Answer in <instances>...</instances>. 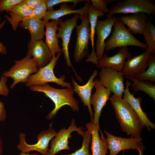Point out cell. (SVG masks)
Segmentation results:
<instances>
[{"label":"cell","mask_w":155,"mask_h":155,"mask_svg":"<svg viewBox=\"0 0 155 155\" xmlns=\"http://www.w3.org/2000/svg\"><path fill=\"white\" fill-rule=\"evenodd\" d=\"M107 4H110L112 2L115 1H117L118 0H106Z\"/></svg>","instance_id":"b9f144b4"},{"label":"cell","mask_w":155,"mask_h":155,"mask_svg":"<svg viewBox=\"0 0 155 155\" xmlns=\"http://www.w3.org/2000/svg\"><path fill=\"white\" fill-rule=\"evenodd\" d=\"M32 91L43 93L54 102V109L47 116L48 120H51L59 110L65 105L69 106L74 112L79 110L78 101L74 97L75 92L73 88L58 89L54 88L48 83L40 86H32L29 87Z\"/></svg>","instance_id":"7a4b0ae2"},{"label":"cell","mask_w":155,"mask_h":155,"mask_svg":"<svg viewBox=\"0 0 155 155\" xmlns=\"http://www.w3.org/2000/svg\"><path fill=\"white\" fill-rule=\"evenodd\" d=\"M82 22L76 27L77 39L75 45L73 58L78 63L86 56L88 57L89 40L90 38V26L88 14L80 18Z\"/></svg>","instance_id":"52a82bcc"},{"label":"cell","mask_w":155,"mask_h":155,"mask_svg":"<svg viewBox=\"0 0 155 155\" xmlns=\"http://www.w3.org/2000/svg\"><path fill=\"white\" fill-rule=\"evenodd\" d=\"M82 136L83 141L81 147L74 152L67 155H92L89 153V145L91 138L90 132L87 129L84 132Z\"/></svg>","instance_id":"f546056e"},{"label":"cell","mask_w":155,"mask_h":155,"mask_svg":"<svg viewBox=\"0 0 155 155\" xmlns=\"http://www.w3.org/2000/svg\"><path fill=\"white\" fill-rule=\"evenodd\" d=\"M28 49L27 55L33 58L39 68L47 65L53 57L48 46L42 40L31 39L28 44Z\"/></svg>","instance_id":"4fadbf2b"},{"label":"cell","mask_w":155,"mask_h":155,"mask_svg":"<svg viewBox=\"0 0 155 155\" xmlns=\"http://www.w3.org/2000/svg\"><path fill=\"white\" fill-rule=\"evenodd\" d=\"M148 16L144 13L139 12L127 16H121L119 18L132 33L135 34H143L148 20Z\"/></svg>","instance_id":"7402d4cb"},{"label":"cell","mask_w":155,"mask_h":155,"mask_svg":"<svg viewBox=\"0 0 155 155\" xmlns=\"http://www.w3.org/2000/svg\"><path fill=\"white\" fill-rule=\"evenodd\" d=\"M86 127L91 135L92 155H106L108 149L107 138L104 137L100 126L90 122L86 124Z\"/></svg>","instance_id":"ac0fdd59"},{"label":"cell","mask_w":155,"mask_h":155,"mask_svg":"<svg viewBox=\"0 0 155 155\" xmlns=\"http://www.w3.org/2000/svg\"><path fill=\"white\" fill-rule=\"evenodd\" d=\"M45 23V43L50 51L53 57L55 56L56 53L58 54L62 52V50L59 45V39L57 36L58 20H52L51 22L48 21Z\"/></svg>","instance_id":"603a6c76"},{"label":"cell","mask_w":155,"mask_h":155,"mask_svg":"<svg viewBox=\"0 0 155 155\" xmlns=\"http://www.w3.org/2000/svg\"><path fill=\"white\" fill-rule=\"evenodd\" d=\"M88 0H45V3L46 6L47 11L53 10V7L55 5L62 3L69 2L73 3V6L75 7L76 5L79 2Z\"/></svg>","instance_id":"1f68e13d"},{"label":"cell","mask_w":155,"mask_h":155,"mask_svg":"<svg viewBox=\"0 0 155 155\" xmlns=\"http://www.w3.org/2000/svg\"><path fill=\"white\" fill-rule=\"evenodd\" d=\"M6 112L4 103L0 100V121H5L6 118Z\"/></svg>","instance_id":"74e56055"},{"label":"cell","mask_w":155,"mask_h":155,"mask_svg":"<svg viewBox=\"0 0 155 155\" xmlns=\"http://www.w3.org/2000/svg\"><path fill=\"white\" fill-rule=\"evenodd\" d=\"M132 84L131 82L127 80L123 93V99L127 102L136 113L140 119L144 127L145 126L149 131L155 128L154 123L150 120L146 113L142 110L141 105L140 102L142 99L140 97L136 98L134 96V93L131 94L129 88Z\"/></svg>","instance_id":"e0dca14e"},{"label":"cell","mask_w":155,"mask_h":155,"mask_svg":"<svg viewBox=\"0 0 155 155\" xmlns=\"http://www.w3.org/2000/svg\"><path fill=\"white\" fill-rule=\"evenodd\" d=\"M114 30L110 38L105 42V50L109 51L116 47L134 46L148 49L146 43H142L137 39L130 30L126 28L119 17H115Z\"/></svg>","instance_id":"3957f363"},{"label":"cell","mask_w":155,"mask_h":155,"mask_svg":"<svg viewBox=\"0 0 155 155\" xmlns=\"http://www.w3.org/2000/svg\"><path fill=\"white\" fill-rule=\"evenodd\" d=\"M91 3V0H88L84 7L76 10L71 9L67 3H63L60 5V9L58 10L47 11L42 20L44 22L50 20H58L64 16L73 13L79 14L80 19L88 14V11Z\"/></svg>","instance_id":"44dd1931"},{"label":"cell","mask_w":155,"mask_h":155,"mask_svg":"<svg viewBox=\"0 0 155 155\" xmlns=\"http://www.w3.org/2000/svg\"><path fill=\"white\" fill-rule=\"evenodd\" d=\"M98 73V72L97 70H94L90 77L87 83L82 86L78 85L73 77L71 78L75 92L77 93L80 97L84 105L87 106L91 117V123L93 122V114L90 103L91 94L92 90L94 86L96 83L95 80L94 81L93 80L97 75Z\"/></svg>","instance_id":"ffe728a7"},{"label":"cell","mask_w":155,"mask_h":155,"mask_svg":"<svg viewBox=\"0 0 155 155\" xmlns=\"http://www.w3.org/2000/svg\"><path fill=\"white\" fill-rule=\"evenodd\" d=\"M45 0H23V2L28 7L34 10L45 3Z\"/></svg>","instance_id":"d590c367"},{"label":"cell","mask_w":155,"mask_h":155,"mask_svg":"<svg viewBox=\"0 0 155 155\" xmlns=\"http://www.w3.org/2000/svg\"><path fill=\"white\" fill-rule=\"evenodd\" d=\"M57 134L55 130L51 126L48 129L42 131L38 135L37 142L35 144H30L26 141V135L21 133L19 135V143L17 146V149L24 153H29L32 151L40 152L42 155H46L50 141Z\"/></svg>","instance_id":"ba28073f"},{"label":"cell","mask_w":155,"mask_h":155,"mask_svg":"<svg viewBox=\"0 0 155 155\" xmlns=\"http://www.w3.org/2000/svg\"><path fill=\"white\" fill-rule=\"evenodd\" d=\"M1 1H2V0H0V3L1 2Z\"/></svg>","instance_id":"ee69618b"},{"label":"cell","mask_w":155,"mask_h":155,"mask_svg":"<svg viewBox=\"0 0 155 155\" xmlns=\"http://www.w3.org/2000/svg\"><path fill=\"white\" fill-rule=\"evenodd\" d=\"M144 150V149H141L138 150L139 151V155H144L143 154V151Z\"/></svg>","instance_id":"60d3db41"},{"label":"cell","mask_w":155,"mask_h":155,"mask_svg":"<svg viewBox=\"0 0 155 155\" xmlns=\"http://www.w3.org/2000/svg\"><path fill=\"white\" fill-rule=\"evenodd\" d=\"M123 155H124V152H123Z\"/></svg>","instance_id":"7bdbcfd3"},{"label":"cell","mask_w":155,"mask_h":155,"mask_svg":"<svg viewBox=\"0 0 155 155\" xmlns=\"http://www.w3.org/2000/svg\"><path fill=\"white\" fill-rule=\"evenodd\" d=\"M3 143L0 134V155H2L3 152Z\"/></svg>","instance_id":"f35d334b"},{"label":"cell","mask_w":155,"mask_h":155,"mask_svg":"<svg viewBox=\"0 0 155 155\" xmlns=\"http://www.w3.org/2000/svg\"><path fill=\"white\" fill-rule=\"evenodd\" d=\"M46 11V6L44 3L36 9L33 10L31 14L29 16L24 18L22 21L30 19L41 20L43 19Z\"/></svg>","instance_id":"4dcf8cb0"},{"label":"cell","mask_w":155,"mask_h":155,"mask_svg":"<svg viewBox=\"0 0 155 155\" xmlns=\"http://www.w3.org/2000/svg\"><path fill=\"white\" fill-rule=\"evenodd\" d=\"M144 13L150 16L155 13V5L150 0H126L117 1L116 5L107 13V18L116 13Z\"/></svg>","instance_id":"8992f818"},{"label":"cell","mask_w":155,"mask_h":155,"mask_svg":"<svg viewBox=\"0 0 155 155\" xmlns=\"http://www.w3.org/2000/svg\"><path fill=\"white\" fill-rule=\"evenodd\" d=\"M151 53L147 49L141 54L127 59L121 72L123 76L134 78L146 70Z\"/></svg>","instance_id":"5bb4252c"},{"label":"cell","mask_w":155,"mask_h":155,"mask_svg":"<svg viewBox=\"0 0 155 155\" xmlns=\"http://www.w3.org/2000/svg\"><path fill=\"white\" fill-rule=\"evenodd\" d=\"M143 34L148 46V50L151 54L155 53V28L152 22L148 20L146 24Z\"/></svg>","instance_id":"83f0119b"},{"label":"cell","mask_w":155,"mask_h":155,"mask_svg":"<svg viewBox=\"0 0 155 155\" xmlns=\"http://www.w3.org/2000/svg\"><path fill=\"white\" fill-rule=\"evenodd\" d=\"M7 78L3 75L0 77V95L7 96L9 91L6 83Z\"/></svg>","instance_id":"e575fe53"},{"label":"cell","mask_w":155,"mask_h":155,"mask_svg":"<svg viewBox=\"0 0 155 155\" xmlns=\"http://www.w3.org/2000/svg\"><path fill=\"white\" fill-rule=\"evenodd\" d=\"M61 53L53 57L50 61L46 66L39 68L38 71L31 75L28 78L25 85L27 87L43 85L48 82L55 83L62 87L73 88L71 83L65 82V76L62 75L59 78L55 76L53 69Z\"/></svg>","instance_id":"277c9868"},{"label":"cell","mask_w":155,"mask_h":155,"mask_svg":"<svg viewBox=\"0 0 155 155\" xmlns=\"http://www.w3.org/2000/svg\"><path fill=\"white\" fill-rule=\"evenodd\" d=\"M109 99L122 131L131 137H141L144 127L131 106L123 98L114 94Z\"/></svg>","instance_id":"6da1fadb"},{"label":"cell","mask_w":155,"mask_h":155,"mask_svg":"<svg viewBox=\"0 0 155 155\" xmlns=\"http://www.w3.org/2000/svg\"><path fill=\"white\" fill-rule=\"evenodd\" d=\"M75 120L73 119L71 125L67 129L64 127L58 132L55 138L51 142V148L48 149L46 155H55L63 150H69L70 148L68 146V139L72 137L71 133L76 131L78 134L82 136L84 131L82 127H78L75 124Z\"/></svg>","instance_id":"7c38bea8"},{"label":"cell","mask_w":155,"mask_h":155,"mask_svg":"<svg viewBox=\"0 0 155 155\" xmlns=\"http://www.w3.org/2000/svg\"><path fill=\"white\" fill-rule=\"evenodd\" d=\"M18 155H39L38 154L36 153L33 154H29L28 153H24L21 152L20 154Z\"/></svg>","instance_id":"ab89813d"},{"label":"cell","mask_w":155,"mask_h":155,"mask_svg":"<svg viewBox=\"0 0 155 155\" xmlns=\"http://www.w3.org/2000/svg\"><path fill=\"white\" fill-rule=\"evenodd\" d=\"M33 10L27 6L23 1L14 5L9 10L6 11L10 15V17L5 15V17L11 25L13 30L15 31L19 23L24 18L30 16Z\"/></svg>","instance_id":"cb8c5ba5"},{"label":"cell","mask_w":155,"mask_h":155,"mask_svg":"<svg viewBox=\"0 0 155 155\" xmlns=\"http://www.w3.org/2000/svg\"><path fill=\"white\" fill-rule=\"evenodd\" d=\"M115 19V17L113 16L103 21H97L96 30L97 36L95 53L98 61L103 57L105 50V40L111 33Z\"/></svg>","instance_id":"9a60e30c"},{"label":"cell","mask_w":155,"mask_h":155,"mask_svg":"<svg viewBox=\"0 0 155 155\" xmlns=\"http://www.w3.org/2000/svg\"><path fill=\"white\" fill-rule=\"evenodd\" d=\"M14 62L15 64L8 71L3 73V75L13 79V82L10 86L11 89L19 83H26L29 77L38 70L34 59L27 54L22 59Z\"/></svg>","instance_id":"5b68a950"},{"label":"cell","mask_w":155,"mask_h":155,"mask_svg":"<svg viewBox=\"0 0 155 155\" xmlns=\"http://www.w3.org/2000/svg\"><path fill=\"white\" fill-rule=\"evenodd\" d=\"M147 70L136 76L135 78L142 81L155 82V54H151L148 61Z\"/></svg>","instance_id":"f1b7e54d"},{"label":"cell","mask_w":155,"mask_h":155,"mask_svg":"<svg viewBox=\"0 0 155 155\" xmlns=\"http://www.w3.org/2000/svg\"><path fill=\"white\" fill-rule=\"evenodd\" d=\"M23 0H3L0 3V12L8 11L14 5L23 2Z\"/></svg>","instance_id":"836d02e7"},{"label":"cell","mask_w":155,"mask_h":155,"mask_svg":"<svg viewBox=\"0 0 155 155\" xmlns=\"http://www.w3.org/2000/svg\"><path fill=\"white\" fill-rule=\"evenodd\" d=\"M95 81L94 87L96 90L91 96L90 103L93 106L94 111L92 123L99 126V117L103 108L109 99L111 92L104 87L99 80L97 79Z\"/></svg>","instance_id":"2e32d148"},{"label":"cell","mask_w":155,"mask_h":155,"mask_svg":"<svg viewBox=\"0 0 155 155\" xmlns=\"http://www.w3.org/2000/svg\"><path fill=\"white\" fill-rule=\"evenodd\" d=\"M104 132L107 136L109 155H117L122 150L145 148L141 137L123 138L112 135L105 130Z\"/></svg>","instance_id":"30bf717a"},{"label":"cell","mask_w":155,"mask_h":155,"mask_svg":"<svg viewBox=\"0 0 155 155\" xmlns=\"http://www.w3.org/2000/svg\"><path fill=\"white\" fill-rule=\"evenodd\" d=\"M99 81L114 94L122 98L125 90L124 78L121 71L110 67L101 68L99 74Z\"/></svg>","instance_id":"9c48e42d"},{"label":"cell","mask_w":155,"mask_h":155,"mask_svg":"<svg viewBox=\"0 0 155 155\" xmlns=\"http://www.w3.org/2000/svg\"><path fill=\"white\" fill-rule=\"evenodd\" d=\"M125 77L133 82L131 86L134 92H136L140 91H143L152 98L154 100H155L154 84L148 81H142L133 78L128 76Z\"/></svg>","instance_id":"4316f807"},{"label":"cell","mask_w":155,"mask_h":155,"mask_svg":"<svg viewBox=\"0 0 155 155\" xmlns=\"http://www.w3.org/2000/svg\"><path fill=\"white\" fill-rule=\"evenodd\" d=\"M91 4L96 9L104 13H107L109 10L107 8L106 0H91Z\"/></svg>","instance_id":"d6a6232c"},{"label":"cell","mask_w":155,"mask_h":155,"mask_svg":"<svg viewBox=\"0 0 155 155\" xmlns=\"http://www.w3.org/2000/svg\"><path fill=\"white\" fill-rule=\"evenodd\" d=\"M1 20V18L0 17V30L4 26L7 22L6 20L2 21ZM0 53L4 55H6L7 54L6 48L3 43L1 42H0Z\"/></svg>","instance_id":"8d00e7d4"},{"label":"cell","mask_w":155,"mask_h":155,"mask_svg":"<svg viewBox=\"0 0 155 155\" xmlns=\"http://www.w3.org/2000/svg\"><path fill=\"white\" fill-rule=\"evenodd\" d=\"M88 14L90 26V39L91 43L92 51L86 60V61L92 62L98 67V61L94 50V36L98 18L99 17L103 16L104 13L100 11L95 9L90 4L88 9Z\"/></svg>","instance_id":"d4e9b609"},{"label":"cell","mask_w":155,"mask_h":155,"mask_svg":"<svg viewBox=\"0 0 155 155\" xmlns=\"http://www.w3.org/2000/svg\"><path fill=\"white\" fill-rule=\"evenodd\" d=\"M132 55L129 52L127 47H123L115 55L108 57L104 54L103 57L98 61V67L100 68L110 67L115 70L121 71L123 69L126 59L131 58Z\"/></svg>","instance_id":"d6986e66"},{"label":"cell","mask_w":155,"mask_h":155,"mask_svg":"<svg viewBox=\"0 0 155 155\" xmlns=\"http://www.w3.org/2000/svg\"><path fill=\"white\" fill-rule=\"evenodd\" d=\"M80 15L78 14H75L71 19H67L63 21L61 18L58 20V25L57 36L59 39L61 38L62 41V51L68 66L71 67L73 71L77 74L71 64L69 56V44L71 38V34L73 29L77 26V22L80 18Z\"/></svg>","instance_id":"8fae6325"},{"label":"cell","mask_w":155,"mask_h":155,"mask_svg":"<svg viewBox=\"0 0 155 155\" xmlns=\"http://www.w3.org/2000/svg\"><path fill=\"white\" fill-rule=\"evenodd\" d=\"M45 24L42 20L30 19L20 22L18 26L29 30L31 40H42L45 34Z\"/></svg>","instance_id":"484cf974"}]
</instances>
